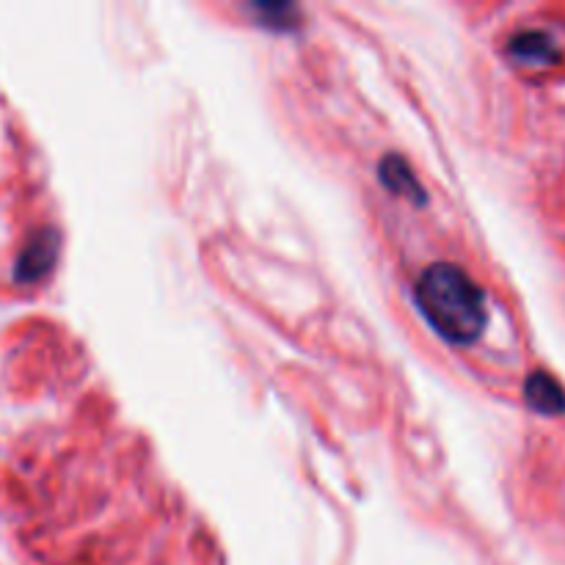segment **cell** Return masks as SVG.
<instances>
[{
	"label": "cell",
	"mask_w": 565,
	"mask_h": 565,
	"mask_svg": "<svg viewBox=\"0 0 565 565\" xmlns=\"http://www.w3.org/2000/svg\"><path fill=\"white\" fill-rule=\"evenodd\" d=\"M381 180H384V185L390 188V191H395L397 196H406L408 202H425V193L423 188H419L417 177H414V171L408 169V163L401 154L384 158V163H381Z\"/></svg>",
	"instance_id": "277c9868"
},
{
	"label": "cell",
	"mask_w": 565,
	"mask_h": 565,
	"mask_svg": "<svg viewBox=\"0 0 565 565\" xmlns=\"http://www.w3.org/2000/svg\"><path fill=\"white\" fill-rule=\"evenodd\" d=\"M58 248L61 235L55 226H39V230H33L25 246L17 254L11 279L17 285H36V281H42L53 270L55 259H58Z\"/></svg>",
	"instance_id": "7a4b0ae2"
},
{
	"label": "cell",
	"mask_w": 565,
	"mask_h": 565,
	"mask_svg": "<svg viewBox=\"0 0 565 565\" xmlns=\"http://www.w3.org/2000/svg\"><path fill=\"white\" fill-rule=\"evenodd\" d=\"M524 395H527V403L541 414H550V417H557V414H565V390L557 384L552 375L546 373H533L524 384Z\"/></svg>",
	"instance_id": "3957f363"
},
{
	"label": "cell",
	"mask_w": 565,
	"mask_h": 565,
	"mask_svg": "<svg viewBox=\"0 0 565 565\" xmlns=\"http://www.w3.org/2000/svg\"><path fill=\"white\" fill-rule=\"evenodd\" d=\"M419 312L430 326L456 345H469L486 326L483 290L458 265L439 263L419 274L414 287Z\"/></svg>",
	"instance_id": "6da1fadb"
},
{
	"label": "cell",
	"mask_w": 565,
	"mask_h": 565,
	"mask_svg": "<svg viewBox=\"0 0 565 565\" xmlns=\"http://www.w3.org/2000/svg\"><path fill=\"white\" fill-rule=\"evenodd\" d=\"M511 50L524 61H552L555 58V42L546 33L527 31L511 42Z\"/></svg>",
	"instance_id": "5b68a950"
}]
</instances>
